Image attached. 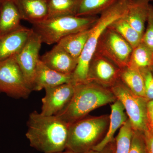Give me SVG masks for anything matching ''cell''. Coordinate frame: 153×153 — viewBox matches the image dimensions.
<instances>
[{
	"label": "cell",
	"instance_id": "obj_1",
	"mask_svg": "<svg viewBox=\"0 0 153 153\" xmlns=\"http://www.w3.org/2000/svg\"><path fill=\"white\" fill-rule=\"evenodd\" d=\"M26 136L30 146L44 153L63 152L68 141V125L56 115L30 113Z\"/></svg>",
	"mask_w": 153,
	"mask_h": 153
},
{
	"label": "cell",
	"instance_id": "obj_2",
	"mask_svg": "<svg viewBox=\"0 0 153 153\" xmlns=\"http://www.w3.org/2000/svg\"><path fill=\"white\" fill-rule=\"evenodd\" d=\"M116 100L109 88L97 83L75 84L74 94L70 102L56 116L69 125L85 117L91 111Z\"/></svg>",
	"mask_w": 153,
	"mask_h": 153
},
{
	"label": "cell",
	"instance_id": "obj_3",
	"mask_svg": "<svg viewBox=\"0 0 153 153\" xmlns=\"http://www.w3.org/2000/svg\"><path fill=\"white\" fill-rule=\"evenodd\" d=\"M130 1V0H119L100 15L91 28L89 37L72 74V82L74 84L87 82L89 65L95 54L100 36L112 23L125 16Z\"/></svg>",
	"mask_w": 153,
	"mask_h": 153
},
{
	"label": "cell",
	"instance_id": "obj_4",
	"mask_svg": "<svg viewBox=\"0 0 153 153\" xmlns=\"http://www.w3.org/2000/svg\"><path fill=\"white\" fill-rule=\"evenodd\" d=\"M109 123V116L85 117L68 126L66 150L86 153L103 139Z\"/></svg>",
	"mask_w": 153,
	"mask_h": 153
},
{
	"label": "cell",
	"instance_id": "obj_5",
	"mask_svg": "<svg viewBox=\"0 0 153 153\" xmlns=\"http://www.w3.org/2000/svg\"><path fill=\"white\" fill-rule=\"evenodd\" d=\"M98 17L66 16L47 18L33 24L32 29L39 36L42 43L52 45L57 44L66 36L90 29Z\"/></svg>",
	"mask_w": 153,
	"mask_h": 153
},
{
	"label": "cell",
	"instance_id": "obj_6",
	"mask_svg": "<svg viewBox=\"0 0 153 153\" xmlns=\"http://www.w3.org/2000/svg\"><path fill=\"white\" fill-rule=\"evenodd\" d=\"M109 88L123 105L134 131L143 133L147 130L148 100L133 93L120 79Z\"/></svg>",
	"mask_w": 153,
	"mask_h": 153
},
{
	"label": "cell",
	"instance_id": "obj_7",
	"mask_svg": "<svg viewBox=\"0 0 153 153\" xmlns=\"http://www.w3.org/2000/svg\"><path fill=\"white\" fill-rule=\"evenodd\" d=\"M132 50L123 37L108 27L100 36L95 54L106 57L122 69L128 65Z\"/></svg>",
	"mask_w": 153,
	"mask_h": 153
},
{
	"label": "cell",
	"instance_id": "obj_8",
	"mask_svg": "<svg viewBox=\"0 0 153 153\" xmlns=\"http://www.w3.org/2000/svg\"><path fill=\"white\" fill-rule=\"evenodd\" d=\"M32 91L15 55L0 62V93L15 98L27 99Z\"/></svg>",
	"mask_w": 153,
	"mask_h": 153
},
{
	"label": "cell",
	"instance_id": "obj_9",
	"mask_svg": "<svg viewBox=\"0 0 153 153\" xmlns=\"http://www.w3.org/2000/svg\"><path fill=\"white\" fill-rule=\"evenodd\" d=\"M42 43L39 36L32 30L25 47L15 55L25 80L32 91L36 68L40 59L39 54Z\"/></svg>",
	"mask_w": 153,
	"mask_h": 153
},
{
	"label": "cell",
	"instance_id": "obj_10",
	"mask_svg": "<svg viewBox=\"0 0 153 153\" xmlns=\"http://www.w3.org/2000/svg\"><path fill=\"white\" fill-rule=\"evenodd\" d=\"M121 69L106 57L94 54L89 65L87 82L110 88L120 79Z\"/></svg>",
	"mask_w": 153,
	"mask_h": 153
},
{
	"label": "cell",
	"instance_id": "obj_11",
	"mask_svg": "<svg viewBox=\"0 0 153 153\" xmlns=\"http://www.w3.org/2000/svg\"><path fill=\"white\" fill-rule=\"evenodd\" d=\"M46 94L42 99L41 114L56 115L68 105L74 92L75 84L65 83L45 88Z\"/></svg>",
	"mask_w": 153,
	"mask_h": 153
},
{
	"label": "cell",
	"instance_id": "obj_12",
	"mask_svg": "<svg viewBox=\"0 0 153 153\" xmlns=\"http://www.w3.org/2000/svg\"><path fill=\"white\" fill-rule=\"evenodd\" d=\"M32 32V29L22 26L17 30L0 37V62L21 52Z\"/></svg>",
	"mask_w": 153,
	"mask_h": 153
},
{
	"label": "cell",
	"instance_id": "obj_13",
	"mask_svg": "<svg viewBox=\"0 0 153 153\" xmlns=\"http://www.w3.org/2000/svg\"><path fill=\"white\" fill-rule=\"evenodd\" d=\"M40 60L49 68L66 75H72L78 62L57 45L42 55Z\"/></svg>",
	"mask_w": 153,
	"mask_h": 153
},
{
	"label": "cell",
	"instance_id": "obj_14",
	"mask_svg": "<svg viewBox=\"0 0 153 153\" xmlns=\"http://www.w3.org/2000/svg\"><path fill=\"white\" fill-rule=\"evenodd\" d=\"M69 82H72V75L57 72L46 66L40 59L39 60L35 73L33 91H39Z\"/></svg>",
	"mask_w": 153,
	"mask_h": 153
},
{
	"label": "cell",
	"instance_id": "obj_15",
	"mask_svg": "<svg viewBox=\"0 0 153 153\" xmlns=\"http://www.w3.org/2000/svg\"><path fill=\"white\" fill-rule=\"evenodd\" d=\"M22 20L35 24L48 18L47 0H12Z\"/></svg>",
	"mask_w": 153,
	"mask_h": 153
},
{
	"label": "cell",
	"instance_id": "obj_16",
	"mask_svg": "<svg viewBox=\"0 0 153 153\" xmlns=\"http://www.w3.org/2000/svg\"><path fill=\"white\" fill-rule=\"evenodd\" d=\"M111 114L108 129L103 139L92 150L100 151L114 140V135L118 129H120L128 119L124 108L121 102L117 100L111 106Z\"/></svg>",
	"mask_w": 153,
	"mask_h": 153
},
{
	"label": "cell",
	"instance_id": "obj_17",
	"mask_svg": "<svg viewBox=\"0 0 153 153\" xmlns=\"http://www.w3.org/2000/svg\"><path fill=\"white\" fill-rule=\"evenodd\" d=\"M150 3L146 0H130L125 18L131 26L143 35L147 21Z\"/></svg>",
	"mask_w": 153,
	"mask_h": 153
},
{
	"label": "cell",
	"instance_id": "obj_18",
	"mask_svg": "<svg viewBox=\"0 0 153 153\" xmlns=\"http://www.w3.org/2000/svg\"><path fill=\"white\" fill-rule=\"evenodd\" d=\"M21 16L12 0H1L0 10V37L19 29Z\"/></svg>",
	"mask_w": 153,
	"mask_h": 153
},
{
	"label": "cell",
	"instance_id": "obj_19",
	"mask_svg": "<svg viewBox=\"0 0 153 153\" xmlns=\"http://www.w3.org/2000/svg\"><path fill=\"white\" fill-rule=\"evenodd\" d=\"M91 28L66 36L56 45L78 60L89 37Z\"/></svg>",
	"mask_w": 153,
	"mask_h": 153
},
{
	"label": "cell",
	"instance_id": "obj_20",
	"mask_svg": "<svg viewBox=\"0 0 153 153\" xmlns=\"http://www.w3.org/2000/svg\"><path fill=\"white\" fill-rule=\"evenodd\" d=\"M120 79L133 93L146 98L144 81L140 69L131 66H126L121 69Z\"/></svg>",
	"mask_w": 153,
	"mask_h": 153
},
{
	"label": "cell",
	"instance_id": "obj_21",
	"mask_svg": "<svg viewBox=\"0 0 153 153\" xmlns=\"http://www.w3.org/2000/svg\"><path fill=\"white\" fill-rule=\"evenodd\" d=\"M119 0H79L75 16H96L114 5Z\"/></svg>",
	"mask_w": 153,
	"mask_h": 153
},
{
	"label": "cell",
	"instance_id": "obj_22",
	"mask_svg": "<svg viewBox=\"0 0 153 153\" xmlns=\"http://www.w3.org/2000/svg\"><path fill=\"white\" fill-rule=\"evenodd\" d=\"M108 27L119 34L133 49L140 44L142 41V35L131 26L124 16L115 21Z\"/></svg>",
	"mask_w": 153,
	"mask_h": 153
},
{
	"label": "cell",
	"instance_id": "obj_23",
	"mask_svg": "<svg viewBox=\"0 0 153 153\" xmlns=\"http://www.w3.org/2000/svg\"><path fill=\"white\" fill-rule=\"evenodd\" d=\"M79 0H47L48 18L75 16Z\"/></svg>",
	"mask_w": 153,
	"mask_h": 153
},
{
	"label": "cell",
	"instance_id": "obj_24",
	"mask_svg": "<svg viewBox=\"0 0 153 153\" xmlns=\"http://www.w3.org/2000/svg\"><path fill=\"white\" fill-rule=\"evenodd\" d=\"M153 52L141 42L133 49L128 66L139 69L149 68L152 66Z\"/></svg>",
	"mask_w": 153,
	"mask_h": 153
},
{
	"label": "cell",
	"instance_id": "obj_25",
	"mask_svg": "<svg viewBox=\"0 0 153 153\" xmlns=\"http://www.w3.org/2000/svg\"><path fill=\"white\" fill-rule=\"evenodd\" d=\"M134 130L128 119L120 129L115 139L114 153H129L131 147Z\"/></svg>",
	"mask_w": 153,
	"mask_h": 153
},
{
	"label": "cell",
	"instance_id": "obj_26",
	"mask_svg": "<svg viewBox=\"0 0 153 153\" xmlns=\"http://www.w3.org/2000/svg\"><path fill=\"white\" fill-rule=\"evenodd\" d=\"M146 23L147 26L143 35L142 42L153 52V6L150 4Z\"/></svg>",
	"mask_w": 153,
	"mask_h": 153
},
{
	"label": "cell",
	"instance_id": "obj_27",
	"mask_svg": "<svg viewBox=\"0 0 153 153\" xmlns=\"http://www.w3.org/2000/svg\"><path fill=\"white\" fill-rule=\"evenodd\" d=\"M144 81L146 98L148 101L153 100V75L150 67L140 69Z\"/></svg>",
	"mask_w": 153,
	"mask_h": 153
},
{
	"label": "cell",
	"instance_id": "obj_28",
	"mask_svg": "<svg viewBox=\"0 0 153 153\" xmlns=\"http://www.w3.org/2000/svg\"><path fill=\"white\" fill-rule=\"evenodd\" d=\"M129 153H147L143 133L134 131Z\"/></svg>",
	"mask_w": 153,
	"mask_h": 153
},
{
	"label": "cell",
	"instance_id": "obj_29",
	"mask_svg": "<svg viewBox=\"0 0 153 153\" xmlns=\"http://www.w3.org/2000/svg\"><path fill=\"white\" fill-rule=\"evenodd\" d=\"M147 130L153 133V100L148 101L147 106Z\"/></svg>",
	"mask_w": 153,
	"mask_h": 153
},
{
	"label": "cell",
	"instance_id": "obj_30",
	"mask_svg": "<svg viewBox=\"0 0 153 153\" xmlns=\"http://www.w3.org/2000/svg\"><path fill=\"white\" fill-rule=\"evenodd\" d=\"M143 134L147 153H153V133L146 130Z\"/></svg>",
	"mask_w": 153,
	"mask_h": 153
},
{
	"label": "cell",
	"instance_id": "obj_31",
	"mask_svg": "<svg viewBox=\"0 0 153 153\" xmlns=\"http://www.w3.org/2000/svg\"><path fill=\"white\" fill-rule=\"evenodd\" d=\"M115 139L111 143L108 144L101 151H97L91 150L86 153H114L115 150Z\"/></svg>",
	"mask_w": 153,
	"mask_h": 153
},
{
	"label": "cell",
	"instance_id": "obj_32",
	"mask_svg": "<svg viewBox=\"0 0 153 153\" xmlns=\"http://www.w3.org/2000/svg\"><path fill=\"white\" fill-rule=\"evenodd\" d=\"M75 153L73 152H71V151L66 150V152H57V153Z\"/></svg>",
	"mask_w": 153,
	"mask_h": 153
},
{
	"label": "cell",
	"instance_id": "obj_33",
	"mask_svg": "<svg viewBox=\"0 0 153 153\" xmlns=\"http://www.w3.org/2000/svg\"><path fill=\"white\" fill-rule=\"evenodd\" d=\"M150 68L151 71H152V73L153 75V66H151V67H150Z\"/></svg>",
	"mask_w": 153,
	"mask_h": 153
},
{
	"label": "cell",
	"instance_id": "obj_34",
	"mask_svg": "<svg viewBox=\"0 0 153 153\" xmlns=\"http://www.w3.org/2000/svg\"><path fill=\"white\" fill-rule=\"evenodd\" d=\"M1 0H0V10H1Z\"/></svg>",
	"mask_w": 153,
	"mask_h": 153
},
{
	"label": "cell",
	"instance_id": "obj_35",
	"mask_svg": "<svg viewBox=\"0 0 153 153\" xmlns=\"http://www.w3.org/2000/svg\"><path fill=\"white\" fill-rule=\"evenodd\" d=\"M146 1H149V2L151 1H153V0H146Z\"/></svg>",
	"mask_w": 153,
	"mask_h": 153
},
{
	"label": "cell",
	"instance_id": "obj_36",
	"mask_svg": "<svg viewBox=\"0 0 153 153\" xmlns=\"http://www.w3.org/2000/svg\"><path fill=\"white\" fill-rule=\"evenodd\" d=\"M152 66H153V58H152Z\"/></svg>",
	"mask_w": 153,
	"mask_h": 153
}]
</instances>
